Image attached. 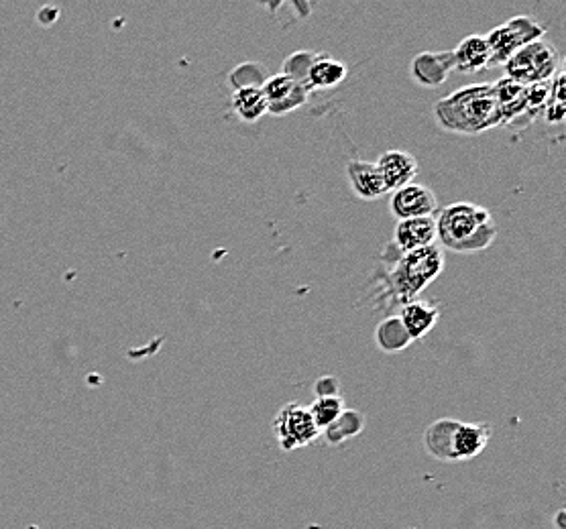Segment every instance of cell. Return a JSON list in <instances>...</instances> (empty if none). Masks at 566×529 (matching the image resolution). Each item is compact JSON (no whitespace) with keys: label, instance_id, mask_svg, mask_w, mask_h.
<instances>
[{"label":"cell","instance_id":"30bf717a","mask_svg":"<svg viewBox=\"0 0 566 529\" xmlns=\"http://www.w3.org/2000/svg\"><path fill=\"white\" fill-rule=\"evenodd\" d=\"M381 178L387 186V192H395L408 184L414 182V178L418 175V159L408 153V151H400V149H391L385 151L377 161H375Z\"/></svg>","mask_w":566,"mask_h":529},{"label":"cell","instance_id":"484cf974","mask_svg":"<svg viewBox=\"0 0 566 529\" xmlns=\"http://www.w3.org/2000/svg\"><path fill=\"white\" fill-rule=\"evenodd\" d=\"M556 527H558V529H566V527H564V509H560L558 515H556Z\"/></svg>","mask_w":566,"mask_h":529},{"label":"cell","instance_id":"7c38bea8","mask_svg":"<svg viewBox=\"0 0 566 529\" xmlns=\"http://www.w3.org/2000/svg\"><path fill=\"white\" fill-rule=\"evenodd\" d=\"M493 428L489 424L459 422L452 434V462H465L477 458L491 440Z\"/></svg>","mask_w":566,"mask_h":529},{"label":"cell","instance_id":"e0dca14e","mask_svg":"<svg viewBox=\"0 0 566 529\" xmlns=\"http://www.w3.org/2000/svg\"><path fill=\"white\" fill-rule=\"evenodd\" d=\"M438 318H440L438 308L434 304L422 302V300H414V302L402 306V312H400V320H402L406 332L410 334L412 342L422 340L426 334H430L432 328L436 326Z\"/></svg>","mask_w":566,"mask_h":529},{"label":"cell","instance_id":"ac0fdd59","mask_svg":"<svg viewBox=\"0 0 566 529\" xmlns=\"http://www.w3.org/2000/svg\"><path fill=\"white\" fill-rule=\"evenodd\" d=\"M459 420L452 418H442L432 422L426 430H424V450L440 460V462H452V434H455Z\"/></svg>","mask_w":566,"mask_h":529},{"label":"cell","instance_id":"44dd1931","mask_svg":"<svg viewBox=\"0 0 566 529\" xmlns=\"http://www.w3.org/2000/svg\"><path fill=\"white\" fill-rule=\"evenodd\" d=\"M365 428V416L359 409H345L338 420L324 430V438L328 444L336 446L351 438H357Z\"/></svg>","mask_w":566,"mask_h":529},{"label":"cell","instance_id":"8fae6325","mask_svg":"<svg viewBox=\"0 0 566 529\" xmlns=\"http://www.w3.org/2000/svg\"><path fill=\"white\" fill-rule=\"evenodd\" d=\"M436 241V216L398 220L393 232V247L400 253H410Z\"/></svg>","mask_w":566,"mask_h":529},{"label":"cell","instance_id":"ba28073f","mask_svg":"<svg viewBox=\"0 0 566 529\" xmlns=\"http://www.w3.org/2000/svg\"><path fill=\"white\" fill-rule=\"evenodd\" d=\"M391 212L398 216V220L434 216L438 212V200L428 186L412 182L393 192Z\"/></svg>","mask_w":566,"mask_h":529},{"label":"cell","instance_id":"7a4b0ae2","mask_svg":"<svg viewBox=\"0 0 566 529\" xmlns=\"http://www.w3.org/2000/svg\"><path fill=\"white\" fill-rule=\"evenodd\" d=\"M497 222L491 212L473 202H455L440 210L436 218V239L440 249L452 253L485 251L497 239Z\"/></svg>","mask_w":566,"mask_h":529},{"label":"cell","instance_id":"6da1fadb","mask_svg":"<svg viewBox=\"0 0 566 529\" xmlns=\"http://www.w3.org/2000/svg\"><path fill=\"white\" fill-rule=\"evenodd\" d=\"M436 123L459 135H481L501 127L493 84H473L452 92L434 104Z\"/></svg>","mask_w":566,"mask_h":529},{"label":"cell","instance_id":"5bb4252c","mask_svg":"<svg viewBox=\"0 0 566 529\" xmlns=\"http://www.w3.org/2000/svg\"><path fill=\"white\" fill-rule=\"evenodd\" d=\"M347 178H349L353 194L361 200L371 202V200H379L385 194H389L377 165L371 161H349Z\"/></svg>","mask_w":566,"mask_h":529},{"label":"cell","instance_id":"4fadbf2b","mask_svg":"<svg viewBox=\"0 0 566 529\" xmlns=\"http://www.w3.org/2000/svg\"><path fill=\"white\" fill-rule=\"evenodd\" d=\"M493 92L501 114V127L522 125V119L526 114V86L505 76L493 82Z\"/></svg>","mask_w":566,"mask_h":529},{"label":"cell","instance_id":"ffe728a7","mask_svg":"<svg viewBox=\"0 0 566 529\" xmlns=\"http://www.w3.org/2000/svg\"><path fill=\"white\" fill-rule=\"evenodd\" d=\"M231 106L243 123H257L263 114H267V100L261 88H245L233 92Z\"/></svg>","mask_w":566,"mask_h":529},{"label":"cell","instance_id":"603a6c76","mask_svg":"<svg viewBox=\"0 0 566 529\" xmlns=\"http://www.w3.org/2000/svg\"><path fill=\"white\" fill-rule=\"evenodd\" d=\"M267 78L269 76H267V70H265L263 64L245 62V64H239L229 74V84L237 92V90H245V88H261Z\"/></svg>","mask_w":566,"mask_h":529},{"label":"cell","instance_id":"7402d4cb","mask_svg":"<svg viewBox=\"0 0 566 529\" xmlns=\"http://www.w3.org/2000/svg\"><path fill=\"white\" fill-rule=\"evenodd\" d=\"M345 409H347V405H345V399L341 395H338V397H316V401L308 407L310 416H312L316 428L320 430V434L328 426H332Z\"/></svg>","mask_w":566,"mask_h":529},{"label":"cell","instance_id":"2e32d148","mask_svg":"<svg viewBox=\"0 0 566 529\" xmlns=\"http://www.w3.org/2000/svg\"><path fill=\"white\" fill-rule=\"evenodd\" d=\"M349 76V68L345 62L336 60L330 53L316 51V60L308 74V88L310 90H330L338 84H343Z\"/></svg>","mask_w":566,"mask_h":529},{"label":"cell","instance_id":"277c9868","mask_svg":"<svg viewBox=\"0 0 566 529\" xmlns=\"http://www.w3.org/2000/svg\"><path fill=\"white\" fill-rule=\"evenodd\" d=\"M505 76L522 86L550 82L560 70V51L546 39L532 41L509 57Z\"/></svg>","mask_w":566,"mask_h":529},{"label":"cell","instance_id":"cb8c5ba5","mask_svg":"<svg viewBox=\"0 0 566 529\" xmlns=\"http://www.w3.org/2000/svg\"><path fill=\"white\" fill-rule=\"evenodd\" d=\"M316 60V51H296L292 53L290 57H286V62H283V76H288L292 78L294 82L302 84L308 88V74H310V68ZM310 90V88H308ZM312 92V90H310Z\"/></svg>","mask_w":566,"mask_h":529},{"label":"cell","instance_id":"52a82bcc","mask_svg":"<svg viewBox=\"0 0 566 529\" xmlns=\"http://www.w3.org/2000/svg\"><path fill=\"white\" fill-rule=\"evenodd\" d=\"M261 92L267 100V112L273 114V116L290 114V112L302 108L310 98V90L306 86L294 82L292 78L283 76V74L269 76L263 82Z\"/></svg>","mask_w":566,"mask_h":529},{"label":"cell","instance_id":"8992f818","mask_svg":"<svg viewBox=\"0 0 566 529\" xmlns=\"http://www.w3.org/2000/svg\"><path fill=\"white\" fill-rule=\"evenodd\" d=\"M273 434L281 450L292 452L310 446L320 436V430L316 428L308 407L300 403H286L273 418Z\"/></svg>","mask_w":566,"mask_h":529},{"label":"cell","instance_id":"3957f363","mask_svg":"<svg viewBox=\"0 0 566 529\" xmlns=\"http://www.w3.org/2000/svg\"><path fill=\"white\" fill-rule=\"evenodd\" d=\"M444 251L438 245H428L410 253H400L387 271V285L398 304L406 306L420 298V293L434 283L444 271Z\"/></svg>","mask_w":566,"mask_h":529},{"label":"cell","instance_id":"d4e9b609","mask_svg":"<svg viewBox=\"0 0 566 529\" xmlns=\"http://www.w3.org/2000/svg\"><path fill=\"white\" fill-rule=\"evenodd\" d=\"M314 393L316 397H338L341 395V383L332 375H324L314 383Z\"/></svg>","mask_w":566,"mask_h":529},{"label":"cell","instance_id":"9a60e30c","mask_svg":"<svg viewBox=\"0 0 566 529\" xmlns=\"http://www.w3.org/2000/svg\"><path fill=\"white\" fill-rule=\"evenodd\" d=\"M455 55V70L461 74H477L489 68L491 51L485 35H469L465 37L457 49H452Z\"/></svg>","mask_w":566,"mask_h":529},{"label":"cell","instance_id":"5b68a950","mask_svg":"<svg viewBox=\"0 0 566 529\" xmlns=\"http://www.w3.org/2000/svg\"><path fill=\"white\" fill-rule=\"evenodd\" d=\"M544 37H546V27L528 15L514 17L507 23L491 29L485 35L489 51H491L489 68L505 66L509 57H512L518 49H522L524 45L532 41L544 39Z\"/></svg>","mask_w":566,"mask_h":529},{"label":"cell","instance_id":"d6986e66","mask_svg":"<svg viewBox=\"0 0 566 529\" xmlns=\"http://www.w3.org/2000/svg\"><path fill=\"white\" fill-rule=\"evenodd\" d=\"M375 342L379 350L387 352V355H395V352L406 350L412 344V338L406 332L400 316H389L379 322L375 330Z\"/></svg>","mask_w":566,"mask_h":529},{"label":"cell","instance_id":"9c48e42d","mask_svg":"<svg viewBox=\"0 0 566 529\" xmlns=\"http://www.w3.org/2000/svg\"><path fill=\"white\" fill-rule=\"evenodd\" d=\"M412 78L424 88L442 86L455 70L452 51H422L412 60Z\"/></svg>","mask_w":566,"mask_h":529}]
</instances>
